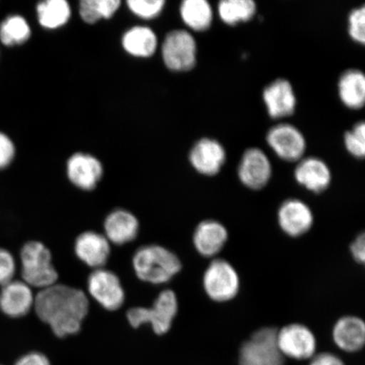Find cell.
<instances>
[{"mask_svg": "<svg viewBox=\"0 0 365 365\" xmlns=\"http://www.w3.org/2000/svg\"><path fill=\"white\" fill-rule=\"evenodd\" d=\"M34 308L54 334L63 337L79 332L88 313L89 302L83 291L56 284L40 290L35 296Z\"/></svg>", "mask_w": 365, "mask_h": 365, "instance_id": "cell-1", "label": "cell"}, {"mask_svg": "<svg viewBox=\"0 0 365 365\" xmlns=\"http://www.w3.org/2000/svg\"><path fill=\"white\" fill-rule=\"evenodd\" d=\"M133 267L141 281L163 284L180 272L181 262L170 250L159 245H147L136 251Z\"/></svg>", "mask_w": 365, "mask_h": 365, "instance_id": "cell-2", "label": "cell"}, {"mask_svg": "<svg viewBox=\"0 0 365 365\" xmlns=\"http://www.w3.org/2000/svg\"><path fill=\"white\" fill-rule=\"evenodd\" d=\"M22 281L31 287L43 289L56 284L58 272L53 266L52 255L38 241H31L21 251Z\"/></svg>", "mask_w": 365, "mask_h": 365, "instance_id": "cell-3", "label": "cell"}, {"mask_svg": "<svg viewBox=\"0 0 365 365\" xmlns=\"http://www.w3.org/2000/svg\"><path fill=\"white\" fill-rule=\"evenodd\" d=\"M178 312L177 297L172 290L160 294L152 307H135L127 312V319L134 328L149 323L158 335L170 330Z\"/></svg>", "mask_w": 365, "mask_h": 365, "instance_id": "cell-4", "label": "cell"}, {"mask_svg": "<svg viewBox=\"0 0 365 365\" xmlns=\"http://www.w3.org/2000/svg\"><path fill=\"white\" fill-rule=\"evenodd\" d=\"M277 330L264 327L242 345L240 365H284V355L278 349Z\"/></svg>", "mask_w": 365, "mask_h": 365, "instance_id": "cell-5", "label": "cell"}, {"mask_svg": "<svg viewBox=\"0 0 365 365\" xmlns=\"http://www.w3.org/2000/svg\"><path fill=\"white\" fill-rule=\"evenodd\" d=\"M203 286L210 299L216 302H227L239 293V274L230 262L214 259L205 272Z\"/></svg>", "mask_w": 365, "mask_h": 365, "instance_id": "cell-6", "label": "cell"}, {"mask_svg": "<svg viewBox=\"0 0 365 365\" xmlns=\"http://www.w3.org/2000/svg\"><path fill=\"white\" fill-rule=\"evenodd\" d=\"M197 46L193 36L185 30L171 31L164 40L163 57L168 68L175 71L191 70L196 63Z\"/></svg>", "mask_w": 365, "mask_h": 365, "instance_id": "cell-7", "label": "cell"}, {"mask_svg": "<svg viewBox=\"0 0 365 365\" xmlns=\"http://www.w3.org/2000/svg\"><path fill=\"white\" fill-rule=\"evenodd\" d=\"M277 341L284 357L304 360L312 359L316 354V337L301 324H290L277 331Z\"/></svg>", "mask_w": 365, "mask_h": 365, "instance_id": "cell-8", "label": "cell"}, {"mask_svg": "<svg viewBox=\"0 0 365 365\" xmlns=\"http://www.w3.org/2000/svg\"><path fill=\"white\" fill-rule=\"evenodd\" d=\"M89 294L104 309L114 312L125 302V291L113 272L100 268L91 274L88 281Z\"/></svg>", "mask_w": 365, "mask_h": 365, "instance_id": "cell-9", "label": "cell"}, {"mask_svg": "<svg viewBox=\"0 0 365 365\" xmlns=\"http://www.w3.org/2000/svg\"><path fill=\"white\" fill-rule=\"evenodd\" d=\"M267 140L277 156L287 162L300 161L307 150L304 135L298 128L289 124L272 127L267 135Z\"/></svg>", "mask_w": 365, "mask_h": 365, "instance_id": "cell-10", "label": "cell"}, {"mask_svg": "<svg viewBox=\"0 0 365 365\" xmlns=\"http://www.w3.org/2000/svg\"><path fill=\"white\" fill-rule=\"evenodd\" d=\"M272 168L267 154L259 148L246 150L240 160L238 175L247 188L258 190L271 180Z\"/></svg>", "mask_w": 365, "mask_h": 365, "instance_id": "cell-11", "label": "cell"}, {"mask_svg": "<svg viewBox=\"0 0 365 365\" xmlns=\"http://www.w3.org/2000/svg\"><path fill=\"white\" fill-rule=\"evenodd\" d=\"M35 296L25 282L12 280L1 287L0 310L6 317L21 318L26 316L34 307Z\"/></svg>", "mask_w": 365, "mask_h": 365, "instance_id": "cell-12", "label": "cell"}, {"mask_svg": "<svg viewBox=\"0 0 365 365\" xmlns=\"http://www.w3.org/2000/svg\"><path fill=\"white\" fill-rule=\"evenodd\" d=\"M282 230L291 237H299L312 228L314 215L307 204L298 199L286 200L277 213Z\"/></svg>", "mask_w": 365, "mask_h": 365, "instance_id": "cell-13", "label": "cell"}, {"mask_svg": "<svg viewBox=\"0 0 365 365\" xmlns=\"http://www.w3.org/2000/svg\"><path fill=\"white\" fill-rule=\"evenodd\" d=\"M226 157L225 148L211 138L198 140L190 154V163L195 170L207 176L217 175L225 163Z\"/></svg>", "mask_w": 365, "mask_h": 365, "instance_id": "cell-14", "label": "cell"}, {"mask_svg": "<svg viewBox=\"0 0 365 365\" xmlns=\"http://www.w3.org/2000/svg\"><path fill=\"white\" fill-rule=\"evenodd\" d=\"M263 99L269 115L281 118L292 115L295 111L297 99L293 86L285 79H277L263 91Z\"/></svg>", "mask_w": 365, "mask_h": 365, "instance_id": "cell-15", "label": "cell"}, {"mask_svg": "<svg viewBox=\"0 0 365 365\" xmlns=\"http://www.w3.org/2000/svg\"><path fill=\"white\" fill-rule=\"evenodd\" d=\"M75 251L81 261L88 267L103 268L110 255V243L104 235L88 231L76 240Z\"/></svg>", "mask_w": 365, "mask_h": 365, "instance_id": "cell-16", "label": "cell"}, {"mask_svg": "<svg viewBox=\"0 0 365 365\" xmlns=\"http://www.w3.org/2000/svg\"><path fill=\"white\" fill-rule=\"evenodd\" d=\"M67 173L72 184L81 190H91L101 180L103 166L97 158L77 153L68 160Z\"/></svg>", "mask_w": 365, "mask_h": 365, "instance_id": "cell-17", "label": "cell"}, {"mask_svg": "<svg viewBox=\"0 0 365 365\" xmlns=\"http://www.w3.org/2000/svg\"><path fill=\"white\" fill-rule=\"evenodd\" d=\"M299 185L314 193L326 190L331 181V173L327 164L317 158L301 159L294 171Z\"/></svg>", "mask_w": 365, "mask_h": 365, "instance_id": "cell-18", "label": "cell"}, {"mask_svg": "<svg viewBox=\"0 0 365 365\" xmlns=\"http://www.w3.org/2000/svg\"><path fill=\"white\" fill-rule=\"evenodd\" d=\"M228 238L227 228L215 220H205L195 228L193 236L196 250L205 257H215L225 247Z\"/></svg>", "mask_w": 365, "mask_h": 365, "instance_id": "cell-19", "label": "cell"}, {"mask_svg": "<svg viewBox=\"0 0 365 365\" xmlns=\"http://www.w3.org/2000/svg\"><path fill=\"white\" fill-rule=\"evenodd\" d=\"M105 237L109 243L118 245L133 241L139 232V222L126 210H115L104 222Z\"/></svg>", "mask_w": 365, "mask_h": 365, "instance_id": "cell-20", "label": "cell"}, {"mask_svg": "<svg viewBox=\"0 0 365 365\" xmlns=\"http://www.w3.org/2000/svg\"><path fill=\"white\" fill-rule=\"evenodd\" d=\"M332 336L340 349L349 353L357 352L364 345L365 324L359 317H342L333 327Z\"/></svg>", "mask_w": 365, "mask_h": 365, "instance_id": "cell-21", "label": "cell"}, {"mask_svg": "<svg viewBox=\"0 0 365 365\" xmlns=\"http://www.w3.org/2000/svg\"><path fill=\"white\" fill-rule=\"evenodd\" d=\"M339 93L346 107L360 109L365 102V76L361 71L350 68L340 77Z\"/></svg>", "mask_w": 365, "mask_h": 365, "instance_id": "cell-22", "label": "cell"}, {"mask_svg": "<svg viewBox=\"0 0 365 365\" xmlns=\"http://www.w3.org/2000/svg\"><path fill=\"white\" fill-rule=\"evenodd\" d=\"M126 51L136 57L152 56L157 48L158 39L148 27L136 26L128 31L123 38Z\"/></svg>", "mask_w": 365, "mask_h": 365, "instance_id": "cell-23", "label": "cell"}, {"mask_svg": "<svg viewBox=\"0 0 365 365\" xmlns=\"http://www.w3.org/2000/svg\"><path fill=\"white\" fill-rule=\"evenodd\" d=\"M180 15L187 26L199 31L208 29L213 20L212 7L207 0H185Z\"/></svg>", "mask_w": 365, "mask_h": 365, "instance_id": "cell-24", "label": "cell"}, {"mask_svg": "<svg viewBox=\"0 0 365 365\" xmlns=\"http://www.w3.org/2000/svg\"><path fill=\"white\" fill-rule=\"evenodd\" d=\"M38 21L45 29H56L70 19L71 8L65 0H47L36 8Z\"/></svg>", "mask_w": 365, "mask_h": 365, "instance_id": "cell-25", "label": "cell"}, {"mask_svg": "<svg viewBox=\"0 0 365 365\" xmlns=\"http://www.w3.org/2000/svg\"><path fill=\"white\" fill-rule=\"evenodd\" d=\"M255 12L257 4L253 0H222L218 4L219 16L228 25L249 21Z\"/></svg>", "mask_w": 365, "mask_h": 365, "instance_id": "cell-26", "label": "cell"}, {"mask_svg": "<svg viewBox=\"0 0 365 365\" xmlns=\"http://www.w3.org/2000/svg\"><path fill=\"white\" fill-rule=\"evenodd\" d=\"M31 36L29 23L21 16H11L0 25V40L6 46L20 45Z\"/></svg>", "mask_w": 365, "mask_h": 365, "instance_id": "cell-27", "label": "cell"}, {"mask_svg": "<svg viewBox=\"0 0 365 365\" xmlns=\"http://www.w3.org/2000/svg\"><path fill=\"white\" fill-rule=\"evenodd\" d=\"M120 6L118 0H83L80 4V15L83 21L93 24L101 18L113 16Z\"/></svg>", "mask_w": 365, "mask_h": 365, "instance_id": "cell-28", "label": "cell"}, {"mask_svg": "<svg viewBox=\"0 0 365 365\" xmlns=\"http://www.w3.org/2000/svg\"><path fill=\"white\" fill-rule=\"evenodd\" d=\"M346 150L351 155L358 158H363L365 155V124L364 121L355 125L352 130L346 132L344 135Z\"/></svg>", "mask_w": 365, "mask_h": 365, "instance_id": "cell-29", "label": "cell"}, {"mask_svg": "<svg viewBox=\"0 0 365 365\" xmlns=\"http://www.w3.org/2000/svg\"><path fill=\"white\" fill-rule=\"evenodd\" d=\"M128 6L130 11L144 19H152L162 11L163 0H130Z\"/></svg>", "mask_w": 365, "mask_h": 365, "instance_id": "cell-30", "label": "cell"}, {"mask_svg": "<svg viewBox=\"0 0 365 365\" xmlns=\"http://www.w3.org/2000/svg\"><path fill=\"white\" fill-rule=\"evenodd\" d=\"M349 34L359 43H365V7L356 8L349 16Z\"/></svg>", "mask_w": 365, "mask_h": 365, "instance_id": "cell-31", "label": "cell"}, {"mask_svg": "<svg viewBox=\"0 0 365 365\" xmlns=\"http://www.w3.org/2000/svg\"><path fill=\"white\" fill-rule=\"evenodd\" d=\"M16 272V262L13 255L6 249L0 248V287L14 280Z\"/></svg>", "mask_w": 365, "mask_h": 365, "instance_id": "cell-32", "label": "cell"}, {"mask_svg": "<svg viewBox=\"0 0 365 365\" xmlns=\"http://www.w3.org/2000/svg\"><path fill=\"white\" fill-rule=\"evenodd\" d=\"M15 157V145L6 135L0 132V170L10 165Z\"/></svg>", "mask_w": 365, "mask_h": 365, "instance_id": "cell-33", "label": "cell"}, {"mask_svg": "<svg viewBox=\"0 0 365 365\" xmlns=\"http://www.w3.org/2000/svg\"><path fill=\"white\" fill-rule=\"evenodd\" d=\"M14 365H51L49 359L39 352H31L22 355Z\"/></svg>", "mask_w": 365, "mask_h": 365, "instance_id": "cell-34", "label": "cell"}, {"mask_svg": "<svg viewBox=\"0 0 365 365\" xmlns=\"http://www.w3.org/2000/svg\"><path fill=\"white\" fill-rule=\"evenodd\" d=\"M351 253L356 262L364 264L365 261V236L361 234L355 239L350 247Z\"/></svg>", "mask_w": 365, "mask_h": 365, "instance_id": "cell-35", "label": "cell"}, {"mask_svg": "<svg viewBox=\"0 0 365 365\" xmlns=\"http://www.w3.org/2000/svg\"><path fill=\"white\" fill-rule=\"evenodd\" d=\"M309 365H344L340 358L330 353L314 355Z\"/></svg>", "mask_w": 365, "mask_h": 365, "instance_id": "cell-36", "label": "cell"}, {"mask_svg": "<svg viewBox=\"0 0 365 365\" xmlns=\"http://www.w3.org/2000/svg\"><path fill=\"white\" fill-rule=\"evenodd\" d=\"M0 365H4V364H0Z\"/></svg>", "mask_w": 365, "mask_h": 365, "instance_id": "cell-37", "label": "cell"}]
</instances>
